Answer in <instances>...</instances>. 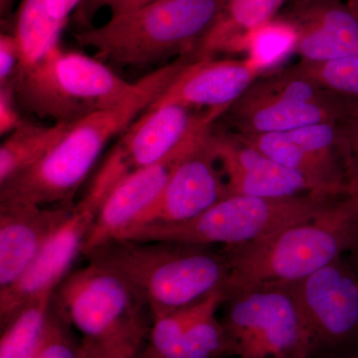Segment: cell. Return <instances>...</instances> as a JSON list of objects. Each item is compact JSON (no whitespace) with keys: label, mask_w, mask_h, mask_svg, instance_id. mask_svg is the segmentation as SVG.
Wrapping results in <instances>:
<instances>
[{"label":"cell","mask_w":358,"mask_h":358,"mask_svg":"<svg viewBox=\"0 0 358 358\" xmlns=\"http://www.w3.org/2000/svg\"><path fill=\"white\" fill-rule=\"evenodd\" d=\"M192 62L185 56L141 78L122 103L72 124L43 159L0 185V203L71 206L108 143L121 136Z\"/></svg>","instance_id":"6da1fadb"},{"label":"cell","mask_w":358,"mask_h":358,"mask_svg":"<svg viewBox=\"0 0 358 358\" xmlns=\"http://www.w3.org/2000/svg\"><path fill=\"white\" fill-rule=\"evenodd\" d=\"M358 244V194L334 200L317 217L242 246L224 247L225 300L251 289L299 281Z\"/></svg>","instance_id":"7a4b0ae2"},{"label":"cell","mask_w":358,"mask_h":358,"mask_svg":"<svg viewBox=\"0 0 358 358\" xmlns=\"http://www.w3.org/2000/svg\"><path fill=\"white\" fill-rule=\"evenodd\" d=\"M210 246L115 239L87 253L89 263L119 275L152 322L221 291L229 275L223 251Z\"/></svg>","instance_id":"3957f363"},{"label":"cell","mask_w":358,"mask_h":358,"mask_svg":"<svg viewBox=\"0 0 358 358\" xmlns=\"http://www.w3.org/2000/svg\"><path fill=\"white\" fill-rule=\"evenodd\" d=\"M227 0H157L131 13L110 16L98 27L75 33L82 47L103 63L157 64L174 55L190 56L217 20Z\"/></svg>","instance_id":"277c9868"},{"label":"cell","mask_w":358,"mask_h":358,"mask_svg":"<svg viewBox=\"0 0 358 358\" xmlns=\"http://www.w3.org/2000/svg\"><path fill=\"white\" fill-rule=\"evenodd\" d=\"M52 303L82 336L78 358H138L152 326L133 289L95 264L66 275Z\"/></svg>","instance_id":"5b68a950"},{"label":"cell","mask_w":358,"mask_h":358,"mask_svg":"<svg viewBox=\"0 0 358 358\" xmlns=\"http://www.w3.org/2000/svg\"><path fill=\"white\" fill-rule=\"evenodd\" d=\"M334 200L313 194L284 199L229 195L189 220L138 224L127 228L115 239L242 246L317 217Z\"/></svg>","instance_id":"8992f818"},{"label":"cell","mask_w":358,"mask_h":358,"mask_svg":"<svg viewBox=\"0 0 358 358\" xmlns=\"http://www.w3.org/2000/svg\"><path fill=\"white\" fill-rule=\"evenodd\" d=\"M7 84L26 112L61 122L117 107L136 82L124 81L99 59L58 47L31 67L16 71Z\"/></svg>","instance_id":"52a82bcc"},{"label":"cell","mask_w":358,"mask_h":358,"mask_svg":"<svg viewBox=\"0 0 358 358\" xmlns=\"http://www.w3.org/2000/svg\"><path fill=\"white\" fill-rule=\"evenodd\" d=\"M221 322L238 358H310L315 341L296 300L282 285L227 299Z\"/></svg>","instance_id":"ba28073f"},{"label":"cell","mask_w":358,"mask_h":358,"mask_svg":"<svg viewBox=\"0 0 358 358\" xmlns=\"http://www.w3.org/2000/svg\"><path fill=\"white\" fill-rule=\"evenodd\" d=\"M241 134L286 133L358 117V99L341 95L289 71L252 85L230 108Z\"/></svg>","instance_id":"9c48e42d"},{"label":"cell","mask_w":358,"mask_h":358,"mask_svg":"<svg viewBox=\"0 0 358 358\" xmlns=\"http://www.w3.org/2000/svg\"><path fill=\"white\" fill-rule=\"evenodd\" d=\"M109 194L92 183L24 275L13 286L0 291L1 327L32 299L55 292L75 259L82 254L85 241Z\"/></svg>","instance_id":"30bf717a"},{"label":"cell","mask_w":358,"mask_h":358,"mask_svg":"<svg viewBox=\"0 0 358 358\" xmlns=\"http://www.w3.org/2000/svg\"><path fill=\"white\" fill-rule=\"evenodd\" d=\"M281 285L293 294L315 345H338L358 331V275L341 258Z\"/></svg>","instance_id":"8fae6325"},{"label":"cell","mask_w":358,"mask_h":358,"mask_svg":"<svg viewBox=\"0 0 358 358\" xmlns=\"http://www.w3.org/2000/svg\"><path fill=\"white\" fill-rule=\"evenodd\" d=\"M211 134V128L193 134L164 159L136 169L122 178L101 207L82 254L86 255L112 241L133 225L141 214L159 199L176 166L201 147Z\"/></svg>","instance_id":"7c38bea8"},{"label":"cell","mask_w":358,"mask_h":358,"mask_svg":"<svg viewBox=\"0 0 358 358\" xmlns=\"http://www.w3.org/2000/svg\"><path fill=\"white\" fill-rule=\"evenodd\" d=\"M194 109L164 103L150 105L119 136L110 152L129 173L164 159L193 134L211 128L220 117L215 110L195 113Z\"/></svg>","instance_id":"4fadbf2b"},{"label":"cell","mask_w":358,"mask_h":358,"mask_svg":"<svg viewBox=\"0 0 358 358\" xmlns=\"http://www.w3.org/2000/svg\"><path fill=\"white\" fill-rule=\"evenodd\" d=\"M212 138L213 134L176 166L159 199L131 226L183 222L229 196L227 183L216 167Z\"/></svg>","instance_id":"5bb4252c"},{"label":"cell","mask_w":358,"mask_h":358,"mask_svg":"<svg viewBox=\"0 0 358 358\" xmlns=\"http://www.w3.org/2000/svg\"><path fill=\"white\" fill-rule=\"evenodd\" d=\"M282 23L293 33V47L301 61L358 55V20L345 0H296Z\"/></svg>","instance_id":"9a60e30c"},{"label":"cell","mask_w":358,"mask_h":358,"mask_svg":"<svg viewBox=\"0 0 358 358\" xmlns=\"http://www.w3.org/2000/svg\"><path fill=\"white\" fill-rule=\"evenodd\" d=\"M263 69L254 58L192 61L152 105L179 103L222 115L246 93Z\"/></svg>","instance_id":"2e32d148"},{"label":"cell","mask_w":358,"mask_h":358,"mask_svg":"<svg viewBox=\"0 0 358 358\" xmlns=\"http://www.w3.org/2000/svg\"><path fill=\"white\" fill-rule=\"evenodd\" d=\"M73 206L0 203V291L24 275Z\"/></svg>","instance_id":"e0dca14e"},{"label":"cell","mask_w":358,"mask_h":358,"mask_svg":"<svg viewBox=\"0 0 358 358\" xmlns=\"http://www.w3.org/2000/svg\"><path fill=\"white\" fill-rule=\"evenodd\" d=\"M212 145L227 178L226 183L230 195L264 199L303 194L322 196L303 174L278 164L236 138L213 136Z\"/></svg>","instance_id":"ac0fdd59"},{"label":"cell","mask_w":358,"mask_h":358,"mask_svg":"<svg viewBox=\"0 0 358 358\" xmlns=\"http://www.w3.org/2000/svg\"><path fill=\"white\" fill-rule=\"evenodd\" d=\"M237 140L255 148L278 164L303 174L322 196L350 195L348 174L343 155L305 147L287 133L241 134Z\"/></svg>","instance_id":"d6986e66"},{"label":"cell","mask_w":358,"mask_h":358,"mask_svg":"<svg viewBox=\"0 0 358 358\" xmlns=\"http://www.w3.org/2000/svg\"><path fill=\"white\" fill-rule=\"evenodd\" d=\"M288 0H227L217 20L200 42L193 59L212 58L234 48L272 21Z\"/></svg>","instance_id":"ffe728a7"},{"label":"cell","mask_w":358,"mask_h":358,"mask_svg":"<svg viewBox=\"0 0 358 358\" xmlns=\"http://www.w3.org/2000/svg\"><path fill=\"white\" fill-rule=\"evenodd\" d=\"M74 122L40 126L26 122L6 136L0 147V185L43 159L64 138Z\"/></svg>","instance_id":"44dd1931"},{"label":"cell","mask_w":358,"mask_h":358,"mask_svg":"<svg viewBox=\"0 0 358 358\" xmlns=\"http://www.w3.org/2000/svg\"><path fill=\"white\" fill-rule=\"evenodd\" d=\"M65 26L49 13L47 0H21L13 31L20 47L18 69L31 67L60 47Z\"/></svg>","instance_id":"7402d4cb"},{"label":"cell","mask_w":358,"mask_h":358,"mask_svg":"<svg viewBox=\"0 0 358 358\" xmlns=\"http://www.w3.org/2000/svg\"><path fill=\"white\" fill-rule=\"evenodd\" d=\"M54 293L25 303L1 327L0 358H32L43 341Z\"/></svg>","instance_id":"603a6c76"},{"label":"cell","mask_w":358,"mask_h":358,"mask_svg":"<svg viewBox=\"0 0 358 358\" xmlns=\"http://www.w3.org/2000/svg\"><path fill=\"white\" fill-rule=\"evenodd\" d=\"M224 301L225 296L221 289L204 300L155 320L147 343L138 358H160L166 355L187 333L193 324H196L205 315L217 312Z\"/></svg>","instance_id":"cb8c5ba5"},{"label":"cell","mask_w":358,"mask_h":358,"mask_svg":"<svg viewBox=\"0 0 358 358\" xmlns=\"http://www.w3.org/2000/svg\"><path fill=\"white\" fill-rule=\"evenodd\" d=\"M231 357L225 329L216 312L205 315L160 358H223Z\"/></svg>","instance_id":"d4e9b609"},{"label":"cell","mask_w":358,"mask_h":358,"mask_svg":"<svg viewBox=\"0 0 358 358\" xmlns=\"http://www.w3.org/2000/svg\"><path fill=\"white\" fill-rule=\"evenodd\" d=\"M327 90L358 99V55L327 62H306L288 70Z\"/></svg>","instance_id":"484cf974"},{"label":"cell","mask_w":358,"mask_h":358,"mask_svg":"<svg viewBox=\"0 0 358 358\" xmlns=\"http://www.w3.org/2000/svg\"><path fill=\"white\" fill-rule=\"evenodd\" d=\"M78 353L79 343L75 341L69 322L51 303L43 341L32 358H78Z\"/></svg>","instance_id":"4316f807"},{"label":"cell","mask_w":358,"mask_h":358,"mask_svg":"<svg viewBox=\"0 0 358 358\" xmlns=\"http://www.w3.org/2000/svg\"><path fill=\"white\" fill-rule=\"evenodd\" d=\"M348 160L350 195L358 194V117L341 124Z\"/></svg>","instance_id":"83f0119b"},{"label":"cell","mask_w":358,"mask_h":358,"mask_svg":"<svg viewBox=\"0 0 358 358\" xmlns=\"http://www.w3.org/2000/svg\"><path fill=\"white\" fill-rule=\"evenodd\" d=\"M0 134L8 136L25 124L10 85H0Z\"/></svg>","instance_id":"f1b7e54d"},{"label":"cell","mask_w":358,"mask_h":358,"mask_svg":"<svg viewBox=\"0 0 358 358\" xmlns=\"http://www.w3.org/2000/svg\"><path fill=\"white\" fill-rule=\"evenodd\" d=\"M20 53L13 33L0 35V85L9 83L20 67Z\"/></svg>","instance_id":"f546056e"},{"label":"cell","mask_w":358,"mask_h":358,"mask_svg":"<svg viewBox=\"0 0 358 358\" xmlns=\"http://www.w3.org/2000/svg\"><path fill=\"white\" fill-rule=\"evenodd\" d=\"M82 1L83 0H47V4L51 15L59 22L67 24L71 14L76 10Z\"/></svg>","instance_id":"4dcf8cb0"},{"label":"cell","mask_w":358,"mask_h":358,"mask_svg":"<svg viewBox=\"0 0 358 358\" xmlns=\"http://www.w3.org/2000/svg\"><path fill=\"white\" fill-rule=\"evenodd\" d=\"M108 0H83L82 3L75 10V20L80 25L83 26L84 29L90 27V22L99 9L105 7Z\"/></svg>","instance_id":"1f68e13d"},{"label":"cell","mask_w":358,"mask_h":358,"mask_svg":"<svg viewBox=\"0 0 358 358\" xmlns=\"http://www.w3.org/2000/svg\"><path fill=\"white\" fill-rule=\"evenodd\" d=\"M157 0H108L105 7L110 9L112 16L131 13L155 3Z\"/></svg>","instance_id":"d6a6232c"},{"label":"cell","mask_w":358,"mask_h":358,"mask_svg":"<svg viewBox=\"0 0 358 358\" xmlns=\"http://www.w3.org/2000/svg\"><path fill=\"white\" fill-rule=\"evenodd\" d=\"M345 3L358 20V0H345Z\"/></svg>","instance_id":"836d02e7"},{"label":"cell","mask_w":358,"mask_h":358,"mask_svg":"<svg viewBox=\"0 0 358 358\" xmlns=\"http://www.w3.org/2000/svg\"><path fill=\"white\" fill-rule=\"evenodd\" d=\"M14 1H15V0H0L2 15H3V14H6L9 10H10V7L13 6Z\"/></svg>","instance_id":"e575fe53"},{"label":"cell","mask_w":358,"mask_h":358,"mask_svg":"<svg viewBox=\"0 0 358 358\" xmlns=\"http://www.w3.org/2000/svg\"><path fill=\"white\" fill-rule=\"evenodd\" d=\"M341 358H358V357H341Z\"/></svg>","instance_id":"d590c367"},{"label":"cell","mask_w":358,"mask_h":358,"mask_svg":"<svg viewBox=\"0 0 358 358\" xmlns=\"http://www.w3.org/2000/svg\"><path fill=\"white\" fill-rule=\"evenodd\" d=\"M357 275H358V267H357Z\"/></svg>","instance_id":"8d00e7d4"}]
</instances>
